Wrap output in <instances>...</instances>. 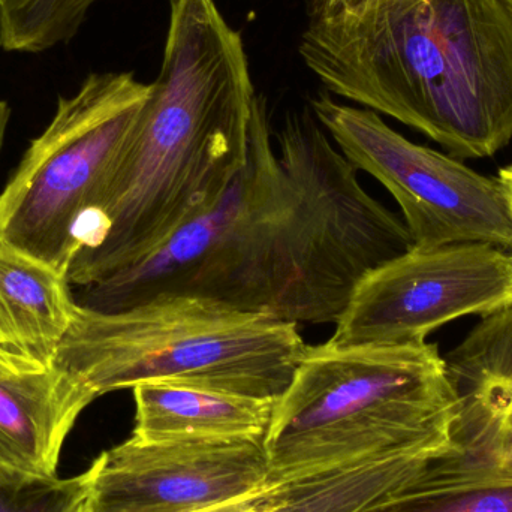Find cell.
Masks as SVG:
<instances>
[{"instance_id": "6da1fadb", "label": "cell", "mask_w": 512, "mask_h": 512, "mask_svg": "<svg viewBox=\"0 0 512 512\" xmlns=\"http://www.w3.org/2000/svg\"><path fill=\"white\" fill-rule=\"evenodd\" d=\"M414 248L312 110L273 134L256 95L248 158L222 200L158 251L83 286L78 306L117 312L189 295L291 324H334L373 268Z\"/></svg>"}, {"instance_id": "7a4b0ae2", "label": "cell", "mask_w": 512, "mask_h": 512, "mask_svg": "<svg viewBox=\"0 0 512 512\" xmlns=\"http://www.w3.org/2000/svg\"><path fill=\"white\" fill-rule=\"evenodd\" d=\"M255 96L242 36L215 0H170L161 71L78 227L72 286L143 261L222 200L248 158Z\"/></svg>"}, {"instance_id": "3957f363", "label": "cell", "mask_w": 512, "mask_h": 512, "mask_svg": "<svg viewBox=\"0 0 512 512\" xmlns=\"http://www.w3.org/2000/svg\"><path fill=\"white\" fill-rule=\"evenodd\" d=\"M298 50L334 95L417 129L454 158H489L512 140V11L501 0L312 11Z\"/></svg>"}, {"instance_id": "277c9868", "label": "cell", "mask_w": 512, "mask_h": 512, "mask_svg": "<svg viewBox=\"0 0 512 512\" xmlns=\"http://www.w3.org/2000/svg\"><path fill=\"white\" fill-rule=\"evenodd\" d=\"M456 415L433 343L306 345L265 435L268 486L394 454L447 453Z\"/></svg>"}, {"instance_id": "5b68a950", "label": "cell", "mask_w": 512, "mask_h": 512, "mask_svg": "<svg viewBox=\"0 0 512 512\" xmlns=\"http://www.w3.org/2000/svg\"><path fill=\"white\" fill-rule=\"evenodd\" d=\"M297 327L189 295L117 312L78 306L54 364L96 397L173 382L277 400L306 348Z\"/></svg>"}, {"instance_id": "8992f818", "label": "cell", "mask_w": 512, "mask_h": 512, "mask_svg": "<svg viewBox=\"0 0 512 512\" xmlns=\"http://www.w3.org/2000/svg\"><path fill=\"white\" fill-rule=\"evenodd\" d=\"M150 83L132 72H93L60 96L0 192V243L68 274L84 216L134 132Z\"/></svg>"}, {"instance_id": "52a82bcc", "label": "cell", "mask_w": 512, "mask_h": 512, "mask_svg": "<svg viewBox=\"0 0 512 512\" xmlns=\"http://www.w3.org/2000/svg\"><path fill=\"white\" fill-rule=\"evenodd\" d=\"M312 111L358 171L399 204L415 248L483 243L512 252V213L498 177L412 143L375 111L316 96Z\"/></svg>"}, {"instance_id": "ba28073f", "label": "cell", "mask_w": 512, "mask_h": 512, "mask_svg": "<svg viewBox=\"0 0 512 512\" xmlns=\"http://www.w3.org/2000/svg\"><path fill=\"white\" fill-rule=\"evenodd\" d=\"M512 306V252L483 243L411 248L355 286L328 342L418 345L447 322Z\"/></svg>"}, {"instance_id": "9c48e42d", "label": "cell", "mask_w": 512, "mask_h": 512, "mask_svg": "<svg viewBox=\"0 0 512 512\" xmlns=\"http://www.w3.org/2000/svg\"><path fill=\"white\" fill-rule=\"evenodd\" d=\"M265 438L138 442L104 451L89 468V512H206L261 495Z\"/></svg>"}, {"instance_id": "30bf717a", "label": "cell", "mask_w": 512, "mask_h": 512, "mask_svg": "<svg viewBox=\"0 0 512 512\" xmlns=\"http://www.w3.org/2000/svg\"><path fill=\"white\" fill-rule=\"evenodd\" d=\"M457 396L454 450L427 478L451 481L512 450V306L483 321L445 357Z\"/></svg>"}, {"instance_id": "8fae6325", "label": "cell", "mask_w": 512, "mask_h": 512, "mask_svg": "<svg viewBox=\"0 0 512 512\" xmlns=\"http://www.w3.org/2000/svg\"><path fill=\"white\" fill-rule=\"evenodd\" d=\"M98 399L74 373L0 354V486L57 477L63 445Z\"/></svg>"}, {"instance_id": "7c38bea8", "label": "cell", "mask_w": 512, "mask_h": 512, "mask_svg": "<svg viewBox=\"0 0 512 512\" xmlns=\"http://www.w3.org/2000/svg\"><path fill=\"white\" fill-rule=\"evenodd\" d=\"M68 274L0 243V354L54 366L77 301Z\"/></svg>"}, {"instance_id": "4fadbf2b", "label": "cell", "mask_w": 512, "mask_h": 512, "mask_svg": "<svg viewBox=\"0 0 512 512\" xmlns=\"http://www.w3.org/2000/svg\"><path fill=\"white\" fill-rule=\"evenodd\" d=\"M138 442L265 438L276 400L173 382L132 388Z\"/></svg>"}, {"instance_id": "5bb4252c", "label": "cell", "mask_w": 512, "mask_h": 512, "mask_svg": "<svg viewBox=\"0 0 512 512\" xmlns=\"http://www.w3.org/2000/svg\"><path fill=\"white\" fill-rule=\"evenodd\" d=\"M447 453L394 454L298 478L271 487L255 512H361L382 496L420 478Z\"/></svg>"}, {"instance_id": "9a60e30c", "label": "cell", "mask_w": 512, "mask_h": 512, "mask_svg": "<svg viewBox=\"0 0 512 512\" xmlns=\"http://www.w3.org/2000/svg\"><path fill=\"white\" fill-rule=\"evenodd\" d=\"M424 474L361 512H512V477L435 481Z\"/></svg>"}, {"instance_id": "2e32d148", "label": "cell", "mask_w": 512, "mask_h": 512, "mask_svg": "<svg viewBox=\"0 0 512 512\" xmlns=\"http://www.w3.org/2000/svg\"><path fill=\"white\" fill-rule=\"evenodd\" d=\"M98 0H0V47L38 54L68 44Z\"/></svg>"}, {"instance_id": "e0dca14e", "label": "cell", "mask_w": 512, "mask_h": 512, "mask_svg": "<svg viewBox=\"0 0 512 512\" xmlns=\"http://www.w3.org/2000/svg\"><path fill=\"white\" fill-rule=\"evenodd\" d=\"M89 469L77 477L0 486V512H89Z\"/></svg>"}, {"instance_id": "ac0fdd59", "label": "cell", "mask_w": 512, "mask_h": 512, "mask_svg": "<svg viewBox=\"0 0 512 512\" xmlns=\"http://www.w3.org/2000/svg\"><path fill=\"white\" fill-rule=\"evenodd\" d=\"M382 0H313V11L321 12H360Z\"/></svg>"}, {"instance_id": "d6986e66", "label": "cell", "mask_w": 512, "mask_h": 512, "mask_svg": "<svg viewBox=\"0 0 512 512\" xmlns=\"http://www.w3.org/2000/svg\"><path fill=\"white\" fill-rule=\"evenodd\" d=\"M487 475H504V477H512V450L493 459L492 462L486 463L481 468L469 472L465 477L457 478V480H468V478L487 477Z\"/></svg>"}, {"instance_id": "ffe728a7", "label": "cell", "mask_w": 512, "mask_h": 512, "mask_svg": "<svg viewBox=\"0 0 512 512\" xmlns=\"http://www.w3.org/2000/svg\"><path fill=\"white\" fill-rule=\"evenodd\" d=\"M267 492L261 493V495L251 496V498L240 499V501L231 502V504L222 505V507L213 508V510L206 512H255L256 508L261 504L262 499H264V496L267 495Z\"/></svg>"}, {"instance_id": "44dd1931", "label": "cell", "mask_w": 512, "mask_h": 512, "mask_svg": "<svg viewBox=\"0 0 512 512\" xmlns=\"http://www.w3.org/2000/svg\"><path fill=\"white\" fill-rule=\"evenodd\" d=\"M498 179L501 180L502 185H504L505 191H507L508 200H510L512 213V165H510V167L502 168V170L499 171Z\"/></svg>"}, {"instance_id": "7402d4cb", "label": "cell", "mask_w": 512, "mask_h": 512, "mask_svg": "<svg viewBox=\"0 0 512 512\" xmlns=\"http://www.w3.org/2000/svg\"><path fill=\"white\" fill-rule=\"evenodd\" d=\"M501 2H504L512 11V0H501Z\"/></svg>"}]
</instances>
